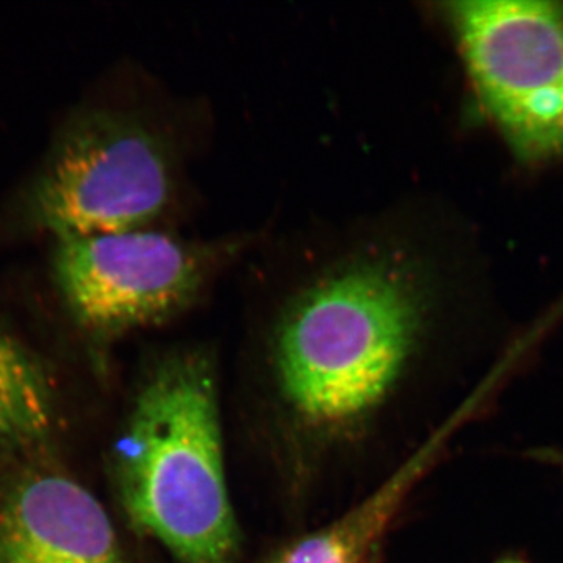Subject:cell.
Masks as SVG:
<instances>
[{"label":"cell","instance_id":"6da1fadb","mask_svg":"<svg viewBox=\"0 0 563 563\" xmlns=\"http://www.w3.org/2000/svg\"><path fill=\"white\" fill-rule=\"evenodd\" d=\"M399 252L333 263L288 303L274 335L285 401L307 424L342 431L387 398L420 340L428 295Z\"/></svg>","mask_w":563,"mask_h":563},{"label":"cell","instance_id":"7a4b0ae2","mask_svg":"<svg viewBox=\"0 0 563 563\" xmlns=\"http://www.w3.org/2000/svg\"><path fill=\"white\" fill-rule=\"evenodd\" d=\"M114 474L133 526L176 563L240 562L207 352H172L152 368L117 444Z\"/></svg>","mask_w":563,"mask_h":563},{"label":"cell","instance_id":"3957f363","mask_svg":"<svg viewBox=\"0 0 563 563\" xmlns=\"http://www.w3.org/2000/svg\"><path fill=\"white\" fill-rule=\"evenodd\" d=\"M165 141L124 114L88 110L63 128L33 181L27 213L58 240L147 228L168 206Z\"/></svg>","mask_w":563,"mask_h":563},{"label":"cell","instance_id":"277c9868","mask_svg":"<svg viewBox=\"0 0 563 563\" xmlns=\"http://www.w3.org/2000/svg\"><path fill=\"white\" fill-rule=\"evenodd\" d=\"M485 109L515 154L563 155V3L444 5Z\"/></svg>","mask_w":563,"mask_h":563},{"label":"cell","instance_id":"5b68a950","mask_svg":"<svg viewBox=\"0 0 563 563\" xmlns=\"http://www.w3.org/2000/svg\"><path fill=\"white\" fill-rule=\"evenodd\" d=\"M214 251L151 229L58 240L55 282L70 312L95 332L158 324L201 295Z\"/></svg>","mask_w":563,"mask_h":563},{"label":"cell","instance_id":"8992f818","mask_svg":"<svg viewBox=\"0 0 563 563\" xmlns=\"http://www.w3.org/2000/svg\"><path fill=\"white\" fill-rule=\"evenodd\" d=\"M0 563H133L102 504L47 468L0 487Z\"/></svg>","mask_w":563,"mask_h":563},{"label":"cell","instance_id":"52a82bcc","mask_svg":"<svg viewBox=\"0 0 563 563\" xmlns=\"http://www.w3.org/2000/svg\"><path fill=\"white\" fill-rule=\"evenodd\" d=\"M412 470L391 477L332 523L282 548L266 563H366L401 501Z\"/></svg>","mask_w":563,"mask_h":563},{"label":"cell","instance_id":"ba28073f","mask_svg":"<svg viewBox=\"0 0 563 563\" xmlns=\"http://www.w3.org/2000/svg\"><path fill=\"white\" fill-rule=\"evenodd\" d=\"M54 399L38 362L0 331V444H31L49 432Z\"/></svg>","mask_w":563,"mask_h":563},{"label":"cell","instance_id":"9c48e42d","mask_svg":"<svg viewBox=\"0 0 563 563\" xmlns=\"http://www.w3.org/2000/svg\"><path fill=\"white\" fill-rule=\"evenodd\" d=\"M503 563H520V562H503Z\"/></svg>","mask_w":563,"mask_h":563}]
</instances>
